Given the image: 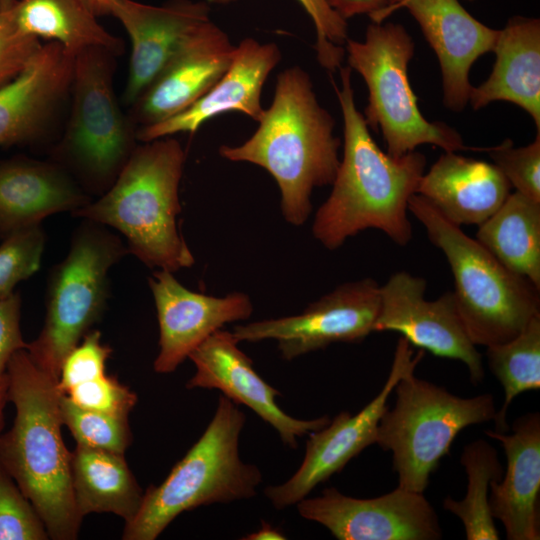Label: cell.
Listing matches in <instances>:
<instances>
[{
    "mask_svg": "<svg viewBox=\"0 0 540 540\" xmlns=\"http://www.w3.org/2000/svg\"><path fill=\"white\" fill-rule=\"evenodd\" d=\"M6 373L16 415L0 437V464L35 507L49 538L74 540L82 517L73 496L71 452L61 433L58 380L27 349L13 354Z\"/></svg>",
    "mask_w": 540,
    "mask_h": 540,
    "instance_id": "cell-3",
    "label": "cell"
},
{
    "mask_svg": "<svg viewBox=\"0 0 540 540\" xmlns=\"http://www.w3.org/2000/svg\"><path fill=\"white\" fill-rule=\"evenodd\" d=\"M80 408L128 418L137 395L111 375L80 383L64 393Z\"/></svg>",
    "mask_w": 540,
    "mask_h": 540,
    "instance_id": "cell-37",
    "label": "cell"
},
{
    "mask_svg": "<svg viewBox=\"0 0 540 540\" xmlns=\"http://www.w3.org/2000/svg\"><path fill=\"white\" fill-rule=\"evenodd\" d=\"M408 211L446 257L458 313L476 346L507 342L540 315L539 288L505 267L426 198L413 194Z\"/></svg>",
    "mask_w": 540,
    "mask_h": 540,
    "instance_id": "cell-5",
    "label": "cell"
},
{
    "mask_svg": "<svg viewBox=\"0 0 540 540\" xmlns=\"http://www.w3.org/2000/svg\"><path fill=\"white\" fill-rule=\"evenodd\" d=\"M467 1H473V0H467Z\"/></svg>",
    "mask_w": 540,
    "mask_h": 540,
    "instance_id": "cell-44",
    "label": "cell"
},
{
    "mask_svg": "<svg viewBox=\"0 0 540 540\" xmlns=\"http://www.w3.org/2000/svg\"><path fill=\"white\" fill-rule=\"evenodd\" d=\"M8 401V376L5 373L0 378V437L2 435V429L4 425V409L6 402Z\"/></svg>",
    "mask_w": 540,
    "mask_h": 540,
    "instance_id": "cell-43",
    "label": "cell"
},
{
    "mask_svg": "<svg viewBox=\"0 0 540 540\" xmlns=\"http://www.w3.org/2000/svg\"><path fill=\"white\" fill-rule=\"evenodd\" d=\"M59 410L77 445L124 454L131 443L127 418L80 408L63 393Z\"/></svg>",
    "mask_w": 540,
    "mask_h": 540,
    "instance_id": "cell-31",
    "label": "cell"
},
{
    "mask_svg": "<svg viewBox=\"0 0 540 540\" xmlns=\"http://www.w3.org/2000/svg\"><path fill=\"white\" fill-rule=\"evenodd\" d=\"M334 127L310 75L291 66L278 75L273 101L253 135L238 146H220L219 154L264 168L280 190L283 218L302 226L312 212L314 189L331 185L337 173L341 141Z\"/></svg>",
    "mask_w": 540,
    "mask_h": 540,
    "instance_id": "cell-2",
    "label": "cell"
},
{
    "mask_svg": "<svg viewBox=\"0 0 540 540\" xmlns=\"http://www.w3.org/2000/svg\"><path fill=\"white\" fill-rule=\"evenodd\" d=\"M71 480L82 518L90 513H113L127 523L141 506L144 493L124 454L76 445L71 452Z\"/></svg>",
    "mask_w": 540,
    "mask_h": 540,
    "instance_id": "cell-26",
    "label": "cell"
},
{
    "mask_svg": "<svg viewBox=\"0 0 540 540\" xmlns=\"http://www.w3.org/2000/svg\"><path fill=\"white\" fill-rule=\"evenodd\" d=\"M301 517L314 521L339 540H438L442 528L424 493L397 486L374 498H355L334 487L297 504Z\"/></svg>",
    "mask_w": 540,
    "mask_h": 540,
    "instance_id": "cell-14",
    "label": "cell"
},
{
    "mask_svg": "<svg viewBox=\"0 0 540 540\" xmlns=\"http://www.w3.org/2000/svg\"><path fill=\"white\" fill-rule=\"evenodd\" d=\"M89 202L82 186L58 163L26 157L0 161V238Z\"/></svg>",
    "mask_w": 540,
    "mask_h": 540,
    "instance_id": "cell-23",
    "label": "cell"
},
{
    "mask_svg": "<svg viewBox=\"0 0 540 540\" xmlns=\"http://www.w3.org/2000/svg\"><path fill=\"white\" fill-rule=\"evenodd\" d=\"M341 86L333 82L343 117V157L332 190L313 219L312 234L328 250L366 229H377L397 245L412 238L408 201L425 173L426 157L411 151L390 156L374 141L357 109L350 67H340Z\"/></svg>",
    "mask_w": 540,
    "mask_h": 540,
    "instance_id": "cell-1",
    "label": "cell"
},
{
    "mask_svg": "<svg viewBox=\"0 0 540 540\" xmlns=\"http://www.w3.org/2000/svg\"><path fill=\"white\" fill-rule=\"evenodd\" d=\"M486 152L516 192L540 202V131L526 146L514 147L506 139Z\"/></svg>",
    "mask_w": 540,
    "mask_h": 540,
    "instance_id": "cell-34",
    "label": "cell"
},
{
    "mask_svg": "<svg viewBox=\"0 0 540 540\" xmlns=\"http://www.w3.org/2000/svg\"><path fill=\"white\" fill-rule=\"evenodd\" d=\"M280 60L277 44L243 39L235 47L226 72L206 94L180 113L140 127L137 140L149 142L177 133L194 134L209 119L230 111L241 112L258 122L264 112L263 86Z\"/></svg>",
    "mask_w": 540,
    "mask_h": 540,
    "instance_id": "cell-21",
    "label": "cell"
},
{
    "mask_svg": "<svg viewBox=\"0 0 540 540\" xmlns=\"http://www.w3.org/2000/svg\"><path fill=\"white\" fill-rule=\"evenodd\" d=\"M21 296L14 292L0 299V378L14 353L27 349L20 329Z\"/></svg>",
    "mask_w": 540,
    "mask_h": 540,
    "instance_id": "cell-39",
    "label": "cell"
},
{
    "mask_svg": "<svg viewBox=\"0 0 540 540\" xmlns=\"http://www.w3.org/2000/svg\"><path fill=\"white\" fill-rule=\"evenodd\" d=\"M414 372L394 387L395 404L383 413L375 444L392 453L398 486L424 493L457 435L466 427L493 420L497 411L490 393L459 397Z\"/></svg>",
    "mask_w": 540,
    "mask_h": 540,
    "instance_id": "cell-8",
    "label": "cell"
},
{
    "mask_svg": "<svg viewBox=\"0 0 540 540\" xmlns=\"http://www.w3.org/2000/svg\"><path fill=\"white\" fill-rule=\"evenodd\" d=\"M488 366L504 391L493 419L495 430L508 432L507 411L516 396L540 388V315L511 340L486 347Z\"/></svg>",
    "mask_w": 540,
    "mask_h": 540,
    "instance_id": "cell-30",
    "label": "cell"
},
{
    "mask_svg": "<svg viewBox=\"0 0 540 540\" xmlns=\"http://www.w3.org/2000/svg\"><path fill=\"white\" fill-rule=\"evenodd\" d=\"M329 6L344 20L361 14L369 16L380 11L388 0H326Z\"/></svg>",
    "mask_w": 540,
    "mask_h": 540,
    "instance_id": "cell-40",
    "label": "cell"
},
{
    "mask_svg": "<svg viewBox=\"0 0 540 540\" xmlns=\"http://www.w3.org/2000/svg\"><path fill=\"white\" fill-rule=\"evenodd\" d=\"M489 77L471 88L469 102L479 110L496 101L514 103L540 131V20L515 16L499 30Z\"/></svg>",
    "mask_w": 540,
    "mask_h": 540,
    "instance_id": "cell-25",
    "label": "cell"
},
{
    "mask_svg": "<svg viewBox=\"0 0 540 540\" xmlns=\"http://www.w3.org/2000/svg\"><path fill=\"white\" fill-rule=\"evenodd\" d=\"M143 143L101 197L72 214L119 231L128 252L152 269L189 268L195 258L177 224L185 152L171 136Z\"/></svg>",
    "mask_w": 540,
    "mask_h": 540,
    "instance_id": "cell-4",
    "label": "cell"
},
{
    "mask_svg": "<svg viewBox=\"0 0 540 540\" xmlns=\"http://www.w3.org/2000/svg\"><path fill=\"white\" fill-rule=\"evenodd\" d=\"M506 455V471L490 484L492 517L503 525L508 540L540 539V415L518 417L512 433L486 430Z\"/></svg>",
    "mask_w": 540,
    "mask_h": 540,
    "instance_id": "cell-22",
    "label": "cell"
},
{
    "mask_svg": "<svg viewBox=\"0 0 540 540\" xmlns=\"http://www.w3.org/2000/svg\"><path fill=\"white\" fill-rule=\"evenodd\" d=\"M111 352L101 332L90 330L64 358L57 383L59 391L64 394L80 383L105 375Z\"/></svg>",
    "mask_w": 540,
    "mask_h": 540,
    "instance_id": "cell-36",
    "label": "cell"
},
{
    "mask_svg": "<svg viewBox=\"0 0 540 540\" xmlns=\"http://www.w3.org/2000/svg\"><path fill=\"white\" fill-rule=\"evenodd\" d=\"M74 62V55L51 41L0 87V146L30 144L45 135L71 94Z\"/></svg>",
    "mask_w": 540,
    "mask_h": 540,
    "instance_id": "cell-19",
    "label": "cell"
},
{
    "mask_svg": "<svg viewBox=\"0 0 540 540\" xmlns=\"http://www.w3.org/2000/svg\"><path fill=\"white\" fill-rule=\"evenodd\" d=\"M14 16L22 32L58 42L74 56L93 46L115 55L124 49L121 39L104 29L80 0H17Z\"/></svg>",
    "mask_w": 540,
    "mask_h": 540,
    "instance_id": "cell-28",
    "label": "cell"
},
{
    "mask_svg": "<svg viewBox=\"0 0 540 540\" xmlns=\"http://www.w3.org/2000/svg\"><path fill=\"white\" fill-rule=\"evenodd\" d=\"M41 224L18 229L0 245V299L14 293L15 286L36 273L45 247Z\"/></svg>",
    "mask_w": 540,
    "mask_h": 540,
    "instance_id": "cell-32",
    "label": "cell"
},
{
    "mask_svg": "<svg viewBox=\"0 0 540 540\" xmlns=\"http://www.w3.org/2000/svg\"><path fill=\"white\" fill-rule=\"evenodd\" d=\"M242 539L246 540H282L286 539L284 534L277 528L271 526L265 520H261V527Z\"/></svg>",
    "mask_w": 540,
    "mask_h": 540,
    "instance_id": "cell-41",
    "label": "cell"
},
{
    "mask_svg": "<svg viewBox=\"0 0 540 540\" xmlns=\"http://www.w3.org/2000/svg\"><path fill=\"white\" fill-rule=\"evenodd\" d=\"M46 527L30 500L0 464V540H46Z\"/></svg>",
    "mask_w": 540,
    "mask_h": 540,
    "instance_id": "cell-33",
    "label": "cell"
},
{
    "mask_svg": "<svg viewBox=\"0 0 540 540\" xmlns=\"http://www.w3.org/2000/svg\"><path fill=\"white\" fill-rule=\"evenodd\" d=\"M245 421L238 405L220 395L201 437L160 485L147 488L137 514L125 523L122 538L154 540L183 512L256 496L262 473L239 454Z\"/></svg>",
    "mask_w": 540,
    "mask_h": 540,
    "instance_id": "cell-6",
    "label": "cell"
},
{
    "mask_svg": "<svg viewBox=\"0 0 540 540\" xmlns=\"http://www.w3.org/2000/svg\"><path fill=\"white\" fill-rule=\"evenodd\" d=\"M414 51V42L404 26L392 22L369 24L364 41L346 40L348 67L361 75L368 89L363 115L368 127L382 133L387 153L393 157L422 144L444 152L485 150L467 147L455 129L422 115L408 77Z\"/></svg>",
    "mask_w": 540,
    "mask_h": 540,
    "instance_id": "cell-7",
    "label": "cell"
},
{
    "mask_svg": "<svg viewBox=\"0 0 540 540\" xmlns=\"http://www.w3.org/2000/svg\"><path fill=\"white\" fill-rule=\"evenodd\" d=\"M235 47L211 19L203 23L132 105L134 124L158 123L200 99L226 72Z\"/></svg>",
    "mask_w": 540,
    "mask_h": 540,
    "instance_id": "cell-18",
    "label": "cell"
},
{
    "mask_svg": "<svg viewBox=\"0 0 540 540\" xmlns=\"http://www.w3.org/2000/svg\"><path fill=\"white\" fill-rule=\"evenodd\" d=\"M380 309V285L372 278L343 283L301 313L233 328L240 342L275 340L290 361L334 343H360L372 332Z\"/></svg>",
    "mask_w": 540,
    "mask_h": 540,
    "instance_id": "cell-11",
    "label": "cell"
},
{
    "mask_svg": "<svg viewBox=\"0 0 540 540\" xmlns=\"http://www.w3.org/2000/svg\"><path fill=\"white\" fill-rule=\"evenodd\" d=\"M210 3L170 0L154 6L135 0H117L116 17L131 41L129 72L124 100L133 105L155 80L181 45L210 20Z\"/></svg>",
    "mask_w": 540,
    "mask_h": 540,
    "instance_id": "cell-20",
    "label": "cell"
},
{
    "mask_svg": "<svg viewBox=\"0 0 540 540\" xmlns=\"http://www.w3.org/2000/svg\"><path fill=\"white\" fill-rule=\"evenodd\" d=\"M127 253V246L106 226L83 219L66 257L51 269L44 325L27 351L57 380L66 355L104 312L108 273Z\"/></svg>",
    "mask_w": 540,
    "mask_h": 540,
    "instance_id": "cell-9",
    "label": "cell"
},
{
    "mask_svg": "<svg viewBox=\"0 0 540 540\" xmlns=\"http://www.w3.org/2000/svg\"><path fill=\"white\" fill-rule=\"evenodd\" d=\"M400 8L418 22L438 58L445 107L462 111L472 88L470 69L479 57L493 51L499 30L478 21L458 0H388L369 17L380 23Z\"/></svg>",
    "mask_w": 540,
    "mask_h": 540,
    "instance_id": "cell-15",
    "label": "cell"
},
{
    "mask_svg": "<svg viewBox=\"0 0 540 540\" xmlns=\"http://www.w3.org/2000/svg\"><path fill=\"white\" fill-rule=\"evenodd\" d=\"M159 324V352L154 370L175 371L213 333L226 324L246 320L253 313L248 294L232 292L216 297L189 290L168 270L148 279Z\"/></svg>",
    "mask_w": 540,
    "mask_h": 540,
    "instance_id": "cell-16",
    "label": "cell"
},
{
    "mask_svg": "<svg viewBox=\"0 0 540 540\" xmlns=\"http://www.w3.org/2000/svg\"><path fill=\"white\" fill-rule=\"evenodd\" d=\"M460 462L468 479L466 495L462 500L447 496L443 508L460 519L466 539L498 540L489 506L490 484L503 475L498 453L488 441L477 439L464 447Z\"/></svg>",
    "mask_w": 540,
    "mask_h": 540,
    "instance_id": "cell-29",
    "label": "cell"
},
{
    "mask_svg": "<svg viewBox=\"0 0 540 540\" xmlns=\"http://www.w3.org/2000/svg\"><path fill=\"white\" fill-rule=\"evenodd\" d=\"M95 16L111 15L117 0H80Z\"/></svg>",
    "mask_w": 540,
    "mask_h": 540,
    "instance_id": "cell-42",
    "label": "cell"
},
{
    "mask_svg": "<svg viewBox=\"0 0 540 540\" xmlns=\"http://www.w3.org/2000/svg\"><path fill=\"white\" fill-rule=\"evenodd\" d=\"M212 4H227L236 0H206ZM313 21L316 30L315 50L320 65L328 71L341 67L348 39L347 21L339 16L326 0H298Z\"/></svg>",
    "mask_w": 540,
    "mask_h": 540,
    "instance_id": "cell-35",
    "label": "cell"
},
{
    "mask_svg": "<svg viewBox=\"0 0 540 540\" xmlns=\"http://www.w3.org/2000/svg\"><path fill=\"white\" fill-rule=\"evenodd\" d=\"M512 272L540 289V202L514 191L475 238Z\"/></svg>",
    "mask_w": 540,
    "mask_h": 540,
    "instance_id": "cell-27",
    "label": "cell"
},
{
    "mask_svg": "<svg viewBox=\"0 0 540 540\" xmlns=\"http://www.w3.org/2000/svg\"><path fill=\"white\" fill-rule=\"evenodd\" d=\"M423 356L424 351L415 353L404 337L398 339L390 372L378 394L358 413L342 411L325 427L309 433L304 459L297 471L283 484L264 489L276 509L296 505L366 447L375 444L389 396L404 375L415 371Z\"/></svg>",
    "mask_w": 540,
    "mask_h": 540,
    "instance_id": "cell-12",
    "label": "cell"
},
{
    "mask_svg": "<svg viewBox=\"0 0 540 540\" xmlns=\"http://www.w3.org/2000/svg\"><path fill=\"white\" fill-rule=\"evenodd\" d=\"M232 331L220 329L189 355L195 373L188 389H217L234 403L253 410L272 426L285 446L296 449L298 438L325 427L327 415L302 420L286 414L276 403L281 393L255 371L252 359L239 347Z\"/></svg>",
    "mask_w": 540,
    "mask_h": 540,
    "instance_id": "cell-17",
    "label": "cell"
},
{
    "mask_svg": "<svg viewBox=\"0 0 540 540\" xmlns=\"http://www.w3.org/2000/svg\"><path fill=\"white\" fill-rule=\"evenodd\" d=\"M116 56L98 46L75 55L71 114L56 150V163L80 185L101 194L115 181L137 140L135 124L122 112L113 90Z\"/></svg>",
    "mask_w": 540,
    "mask_h": 540,
    "instance_id": "cell-10",
    "label": "cell"
},
{
    "mask_svg": "<svg viewBox=\"0 0 540 540\" xmlns=\"http://www.w3.org/2000/svg\"><path fill=\"white\" fill-rule=\"evenodd\" d=\"M426 280L398 271L380 286V309L374 332L394 331L412 346L438 357L459 360L469 371L472 384L484 378L482 355L460 318L453 292L435 300L425 298Z\"/></svg>",
    "mask_w": 540,
    "mask_h": 540,
    "instance_id": "cell-13",
    "label": "cell"
},
{
    "mask_svg": "<svg viewBox=\"0 0 540 540\" xmlns=\"http://www.w3.org/2000/svg\"><path fill=\"white\" fill-rule=\"evenodd\" d=\"M17 0H0V87L11 81L41 47L38 38L22 32L14 16Z\"/></svg>",
    "mask_w": 540,
    "mask_h": 540,
    "instance_id": "cell-38",
    "label": "cell"
},
{
    "mask_svg": "<svg viewBox=\"0 0 540 540\" xmlns=\"http://www.w3.org/2000/svg\"><path fill=\"white\" fill-rule=\"evenodd\" d=\"M511 188L493 163L444 152L423 174L416 194L452 223L479 226L503 204Z\"/></svg>",
    "mask_w": 540,
    "mask_h": 540,
    "instance_id": "cell-24",
    "label": "cell"
}]
</instances>
